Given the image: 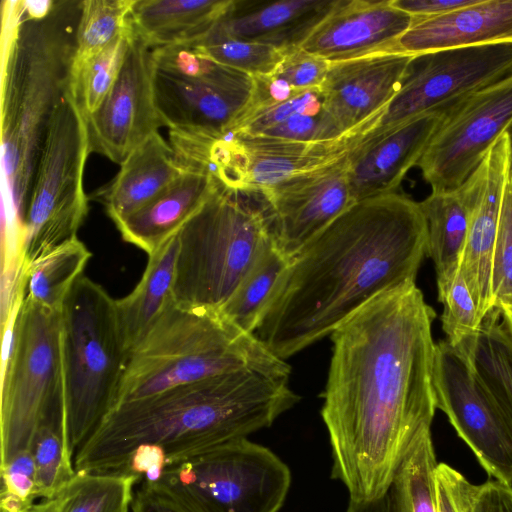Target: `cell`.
Returning <instances> with one entry per match:
<instances>
[{
  "label": "cell",
  "mask_w": 512,
  "mask_h": 512,
  "mask_svg": "<svg viewBox=\"0 0 512 512\" xmlns=\"http://www.w3.org/2000/svg\"><path fill=\"white\" fill-rule=\"evenodd\" d=\"M506 41H512V0H478L445 15L414 19L394 53L416 55Z\"/></svg>",
  "instance_id": "cell-23"
},
{
  "label": "cell",
  "mask_w": 512,
  "mask_h": 512,
  "mask_svg": "<svg viewBox=\"0 0 512 512\" xmlns=\"http://www.w3.org/2000/svg\"><path fill=\"white\" fill-rule=\"evenodd\" d=\"M2 339L0 466L31 450L43 427L65 434L60 311L34 302L23 290L14 328L5 327Z\"/></svg>",
  "instance_id": "cell-8"
},
{
  "label": "cell",
  "mask_w": 512,
  "mask_h": 512,
  "mask_svg": "<svg viewBox=\"0 0 512 512\" xmlns=\"http://www.w3.org/2000/svg\"><path fill=\"white\" fill-rule=\"evenodd\" d=\"M342 135L344 134L323 110L317 115L295 114L257 136L289 141L317 142L335 139Z\"/></svg>",
  "instance_id": "cell-42"
},
{
  "label": "cell",
  "mask_w": 512,
  "mask_h": 512,
  "mask_svg": "<svg viewBox=\"0 0 512 512\" xmlns=\"http://www.w3.org/2000/svg\"><path fill=\"white\" fill-rule=\"evenodd\" d=\"M447 472L459 512H512V485L491 478L474 484L450 465Z\"/></svg>",
  "instance_id": "cell-40"
},
{
  "label": "cell",
  "mask_w": 512,
  "mask_h": 512,
  "mask_svg": "<svg viewBox=\"0 0 512 512\" xmlns=\"http://www.w3.org/2000/svg\"><path fill=\"white\" fill-rule=\"evenodd\" d=\"M87 124L70 93L56 107L38 162L22 228V268L77 237L88 213L83 172Z\"/></svg>",
  "instance_id": "cell-10"
},
{
  "label": "cell",
  "mask_w": 512,
  "mask_h": 512,
  "mask_svg": "<svg viewBox=\"0 0 512 512\" xmlns=\"http://www.w3.org/2000/svg\"><path fill=\"white\" fill-rule=\"evenodd\" d=\"M140 476L76 473L56 496L55 512H131Z\"/></svg>",
  "instance_id": "cell-31"
},
{
  "label": "cell",
  "mask_w": 512,
  "mask_h": 512,
  "mask_svg": "<svg viewBox=\"0 0 512 512\" xmlns=\"http://www.w3.org/2000/svg\"><path fill=\"white\" fill-rule=\"evenodd\" d=\"M478 0H391V4L414 19L445 15L476 3Z\"/></svg>",
  "instance_id": "cell-45"
},
{
  "label": "cell",
  "mask_w": 512,
  "mask_h": 512,
  "mask_svg": "<svg viewBox=\"0 0 512 512\" xmlns=\"http://www.w3.org/2000/svg\"><path fill=\"white\" fill-rule=\"evenodd\" d=\"M412 56L386 52L330 63L319 88L324 111L343 134L374 125L398 92Z\"/></svg>",
  "instance_id": "cell-19"
},
{
  "label": "cell",
  "mask_w": 512,
  "mask_h": 512,
  "mask_svg": "<svg viewBox=\"0 0 512 512\" xmlns=\"http://www.w3.org/2000/svg\"><path fill=\"white\" fill-rule=\"evenodd\" d=\"M369 125L338 138L299 142L228 133L205 136L196 149V162L231 189L262 191L291 176L346 156L366 135Z\"/></svg>",
  "instance_id": "cell-12"
},
{
  "label": "cell",
  "mask_w": 512,
  "mask_h": 512,
  "mask_svg": "<svg viewBox=\"0 0 512 512\" xmlns=\"http://www.w3.org/2000/svg\"><path fill=\"white\" fill-rule=\"evenodd\" d=\"M329 65L330 62L300 47L286 53L283 61L271 75L298 91H306L321 86Z\"/></svg>",
  "instance_id": "cell-43"
},
{
  "label": "cell",
  "mask_w": 512,
  "mask_h": 512,
  "mask_svg": "<svg viewBox=\"0 0 512 512\" xmlns=\"http://www.w3.org/2000/svg\"><path fill=\"white\" fill-rule=\"evenodd\" d=\"M501 318L512 334V308L500 310Z\"/></svg>",
  "instance_id": "cell-53"
},
{
  "label": "cell",
  "mask_w": 512,
  "mask_h": 512,
  "mask_svg": "<svg viewBox=\"0 0 512 512\" xmlns=\"http://www.w3.org/2000/svg\"><path fill=\"white\" fill-rule=\"evenodd\" d=\"M289 258L273 240L219 311L234 325L254 334L261 314Z\"/></svg>",
  "instance_id": "cell-32"
},
{
  "label": "cell",
  "mask_w": 512,
  "mask_h": 512,
  "mask_svg": "<svg viewBox=\"0 0 512 512\" xmlns=\"http://www.w3.org/2000/svg\"><path fill=\"white\" fill-rule=\"evenodd\" d=\"M433 387L437 409L445 413L488 476L512 485V418L468 356L447 340L435 345Z\"/></svg>",
  "instance_id": "cell-13"
},
{
  "label": "cell",
  "mask_w": 512,
  "mask_h": 512,
  "mask_svg": "<svg viewBox=\"0 0 512 512\" xmlns=\"http://www.w3.org/2000/svg\"><path fill=\"white\" fill-rule=\"evenodd\" d=\"M133 33L131 26L71 76L70 96L84 118L100 107L115 84Z\"/></svg>",
  "instance_id": "cell-35"
},
{
  "label": "cell",
  "mask_w": 512,
  "mask_h": 512,
  "mask_svg": "<svg viewBox=\"0 0 512 512\" xmlns=\"http://www.w3.org/2000/svg\"><path fill=\"white\" fill-rule=\"evenodd\" d=\"M232 0H135L131 22L151 49L191 43L219 22Z\"/></svg>",
  "instance_id": "cell-26"
},
{
  "label": "cell",
  "mask_w": 512,
  "mask_h": 512,
  "mask_svg": "<svg viewBox=\"0 0 512 512\" xmlns=\"http://www.w3.org/2000/svg\"><path fill=\"white\" fill-rule=\"evenodd\" d=\"M178 232L148 255L141 279L130 294L115 300L127 350L134 349L174 300Z\"/></svg>",
  "instance_id": "cell-27"
},
{
  "label": "cell",
  "mask_w": 512,
  "mask_h": 512,
  "mask_svg": "<svg viewBox=\"0 0 512 512\" xmlns=\"http://www.w3.org/2000/svg\"><path fill=\"white\" fill-rule=\"evenodd\" d=\"M456 348L468 356L481 381L512 418V334L500 310L492 309L478 334Z\"/></svg>",
  "instance_id": "cell-29"
},
{
  "label": "cell",
  "mask_w": 512,
  "mask_h": 512,
  "mask_svg": "<svg viewBox=\"0 0 512 512\" xmlns=\"http://www.w3.org/2000/svg\"><path fill=\"white\" fill-rule=\"evenodd\" d=\"M131 512H188L156 486L141 482L134 493Z\"/></svg>",
  "instance_id": "cell-46"
},
{
  "label": "cell",
  "mask_w": 512,
  "mask_h": 512,
  "mask_svg": "<svg viewBox=\"0 0 512 512\" xmlns=\"http://www.w3.org/2000/svg\"><path fill=\"white\" fill-rule=\"evenodd\" d=\"M437 465L431 428L425 429L409 447L390 484L403 512H437Z\"/></svg>",
  "instance_id": "cell-33"
},
{
  "label": "cell",
  "mask_w": 512,
  "mask_h": 512,
  "mask_svg": "<svg viewBox=\"0 0 512 512\" xmlns=\"http://www.w3.org/2000/svg\"><path fill=\"white\" fill-rule=\"evenodd\" d=\"M1 472H19L35 479V463L31 450L20 451L1 466Z\"/></svg>",
  "instance_id": "cell-50"
},
{
  "label": "cell",
  "mask_w": 512,
  "mask_h": 512,
  "mask_svg": "<svg viewBox=\"0 0 512 512\" xmlns=\"http://www.w3.org/2000/svg\"><path fill=\"white\" fill-rule=\"evenodd\" d=\"M512 126V75L449 111L417 166L432 192L460 187Z\"/></svg>",
  "instance_id": "cell-14"
},
{
  "label": "cell",
  "mask_w": 512,
  "mask_h": 512,
  "mask_svg": "<svg viewBox=\"0 0 512 512\" xmlns=\"http://www.w3.org/2000/svg\"><path fill=\"white\" fill-rule=\"evenodd\" d=\"M337 0H232L216 24L227 36L275 47L300 48Z\"/></svg>",
  "instance_id": "cell-22"
},
{
  "label": "cell",
  "mask_w": 512,
  "mask_h": 512,
  "mask_svg": "<svg viewBox=\"0 0 512 512\" xmlns=\"http://www.w3.org/2000/svg\"><path fill=\"white\" fill-rule=\"evenodd\" d=\"M80 4L54 1L34 18L24 1L2 2V160L8 220L21 230L52 115L70 93Z\"/></svg>",
  "instance_id": "cell-4"
},
{
  "label": "cell",
  "mask_w": 512,
  "mask_h": 512,
  "mask_svg": "<svg viewBox=\"0 0 512 512\" xmlns=\"http://www.w3.org/2000/svg\"><path fill=\"white\" fill-rule=\"evenodd\" d=\"M446 463H438L435 471L437 512H459L458 504L448 477Z\"/></svg>",
  "instance_id": "cell-47"
},
{
  "label": "cell",
  "mask_w": 512,
  "mask_h": 512,
  "mask_svg": "<svg viewBox=\"0 0 512 512\" xmlns=\"http://www.w3.org/2000/svg\"><path fill=\"white\" fill-rule=\"evenodd\" d=\"M347 155L260 191L271 208L275 243L289 259L355 203Z\"/></svg>",
  "instance_id": "cell-17"
},
{
  "label": "cell",
  "mask_w": 512,
  "mask_h": 512,
  "mask_svg": "<svg viewBox=\"0 0 512 512\" xmlns=\"http://www.w3.org/2000/svg\"><path fill=\"white\" fill-rule=\"evenodd\" d=\"M426 244L419 202L393 192L354 203L289 259L255 336L286 360L381 293L415 283Z\"/></svg>",
  "instance_id": "cell-2"
},
{
  "label": "cell",
  "mask_w": 512,
  "mask_h": 512,
  "mask_svg": "<svg viewBox=\"0 0 512 512\" xmlns=\"http://www.w3.org/2000/svg\"><path fill=\"white\" fill-rule=\"evenodd\" d=\"M511 158L512 140L506 132L467 179L473 205L459 269L483 318L494 308L493 253Z\"/></svg>",
  "instance_id": "cell-18"
},
{
  "label": "cell",
  "mask_w": 512,
  "mask_h": 512,
  "mask_svg": "<svg viewBox=\"0 0 512 512\" xmlns=\"http://www.w3.org/2000/svg\"><path fill=\"white\" fill-rule=\"evenodd\" d=\"M191 44L209 59L251 76L271 75L285 57L275 47L231 38L217 25Z\"/></svg>",
  "instance_id": "cell-36"
},
{
  "label": "cell",
  "mask_w": 512,
  "mask_h": 512,
  "mask_svg": "<svg viewBox=\"0 0 512 512\" xmlns=\"http://www.w3.org/2000/svg\"><path fill=\"white\" fill-rule=\"evenodd\" d=\"M472 205L467 180L455 190L431 192L419 202L427 225L426 255L434 263L436 279L448 277L460 267Z\"/></svg>",
  "instance_id": "cell-28"
},
{
  "label": "cell",
  "mask_w": 512,
  "mask_h": 512,
  "mask_svg": "<svg viewBox=\"0 0 512 512\" xmlns=\"http://www.w3.org/2000/svg\"><path fill=\"white\" fill-rule=\"evenodd\" d=\"M219 185L211 174L184 169L163 192L116 226L124 241L150 255L183 227Z\"/></svg>",
  "instance_id": "cell-24"
},
{
  "label": "cell",
  "mask_w": 512,
  "mask_h": 512,
  "mask_svg": "<svg viewBox=\"0 0 512 512\" xmlns=\"http://www.w3.org/2000/svg\"><path fill=\"white\" fill-rule=\"evenodd\" d=\"M154 101L169 130L223 136L245 112L253 91V77L219 64L211 73L187 77L154 66Z\"/></svg>",
  "instance_id": "cell-16"
},
{
  "label": "cell",
  "mask_w": 512,
  "mask_h": 512,
  "mask_svg": "<svg viewBox=\"0 0 512 512\" xmlns=\"http://www.w3.org/2000/svg\"><path fill=\"white\" fill-rule=\"evenodd\" d=\"M435 316L411 283L381 293L330 335L321 417L331 476L351 500L384 494L413 441L431 428Z\"/></svg>",
  "instance_id": "cell-1"
},
{
  "label": "cell",
  "mask_w": 512,
  "mask_h": 512,
  "mask_svg": "<svg viewBox=\"0 0 512 512\" xmlns=\"http://www.w3.org/2000/svg\"><path fill=\"white\" fill-rule=\"evenodd\" d=\"M289 376L244 369L120 403L77 450L75 472L128 473L131 454L143 444L162 447L170 465L247 438L300 400Z\"/></svg>",
  "instance_id": "cell-3"
},
{
  "label": "cell",
  "mask_w": 512,
  "mask_h": 512,
  "mask_svg": "<svg viewBox=\"0 0 512 512\" xmlns=\"http://www.w3.org/2000/svg\"><path fill=\"white\" fill-rule=\"evenodd\" d=\"M445 114L418 115L371 137H364L347 155L352 200L396 192L407 172L417 166Z\"/></svg>",
  "instance_id": "cell-21"
},
{
  "label": "cell",
  "mask_w": 512,
  "mask_h": 512,
  "mask_svg": "<svg viewBox=\"0 0 512 512\" xmlns=\"http://www.w3.org/2000/svg\"><path fill=\"white\" fill-rule=\"evenodd\" d=\"M65 435L68 452L77 450L116 407L127 366L115 299L81 275L60 310Z\"/></svg>",
  "instance_id": "cell-7"
},
{
  "label": "cell",
  "mask_w": 512,
  "mask_h": 512,
  "mask_svg": "<svg viewBox=\"0 0 512 512\" xmlns=\"http://www.w3.org/2000/svg\"><path fill=\"white\" fill-rule=\"evenodd\" d=\"M1 478L3 489L29 503H35L38 496L34 478L19 472H1Z\"/></svg>",
  "instance_id": "cell-48"
},
{
  "label": "cell",
  "mask_w": 512,
  "mask_h": 512,
  "mask_svg": "<svg viewBox=\"0 0 512 512\" xmlns=\"http://www.w3.org/2000/svg\"><path fill=\"white\" fill-rule=\"evenodd\" d=\"M290 484L275 453L241 438L168 465L152 485L188 512H278Z\"/></svg>",
  "instance_id": "cell-9"
},
{
  "label": "cell",
  "mask_w": 512,
  "mask_h": 512,
  "mask_svg": "<svg viewBox=\"0 0 512 512\" xmlns=\"http://www.w3.org/2000/svg\"><path fill=\"white\" fill-rule=\"evenodd\" d=\"M183 172L173 148L157 132L126 158L114 179L95 192V198L103 203L117 225L163 192Z\"/></svg>",
  "instance_id": "cell-25"
},
{
  "label": "cell",
  "mask_w": 512,
  "mask_h": 512,
  "mask_svg": "<svg viewBox=\"0 0 512 512\" xmlns=\"http://www.w3.org/2000/svg\"><path fill=\"white\" fill-rule=\"evenodd\" d=\"M346 512H403L402 508L389 486L381 496L369 500L349 501Z\"/></svg>",
  "instance_id": "cell-49"
},
{
  "label": "cell",
  "mask_w": 512,
  "mask_h": 512,
  "mask_svg": "<svg viewBox=\"0 0 512 512\" xmlns=\"http://www.w3.org/2000/svg\"><path fill=\"white\" fill-rule=\"evenodd\" d=\"M438 300L443 305L442 329L453 347L478 334L484 318L460 269L437 279Z\"/></svg>",
  "instance_id": "cell-38"
},
{
  "label": "cell",
  "mask_w": 512,
  "mask_h": 512,
  "mask_svg": "<svg viewBox=\"0 0 512 512\" xmlns=\"http://www.w3.org/2000/svg\"><path fill=\"white\" fill-rule=\"evenodd\" d=\"M1 512H24L34 503H29L6 489H1Z\"/></svg>",
  "instance_id": "cell-51"
},
{
  "label": "cell",
  "mask_w": 512,
  "mask_h": 512,
  "mask_svg": "<svg viewBox=\"0 0 512 512\" xmlns=\"http://www.w3.org/2000/svg\"><path fill=\"white\" fill-rule=\"evenodd\" d=\"M152 49L133 33L112 89L87 124L90 152L122 164L163 126L154 101Z\"/></svg>",
  "instance_id": "cell-15"
},
{
  "label": "cell",
  "mask_w": 512,
  "mask_h": 512,
  "mask_svg": "<svg viewBox=\"0 0 512 512\" xmlns=\"http://www.w3.org/2000/svg\"><path fill=\"white\" fill-rule=\"evenodd\" d=\"M91 257L75 237L22 268L24 295L34 302L60 311L65 297Z\"/></svg>",
  "instance_id": "cell-30"
},
{
  "label": "cell",
  "mask_w": 512,
  "mask_h": 512,
  "mask_svg": "<svg viewBox=\"0 0 512 512\" xmlns=\"http://www.w3.org/2000/svg\"><path fill=\"white\" fill-rule=\"evenodd\" d=\"M413 22L414 17L394 7L391 0H337L301 48L330 63L394 53Z\"/></svg>",
  "instance_id": "cell-20"
},
{
  "label": "cell",
  "mask_w": 512,
  "mask_h": 512,
  "mask_svg": "<svg viewBox=\"0 0 512 512\" xmlns=\"http://www.w3.org/2000/svg\"><path fill=\"white\" fill-rule=\"evenodd\" d=\"M31 451L37 496L43 500L55 499L76 474L63 429L53 426L41 428L33 440Z\"/></svg>",
  "instance_id": "cell-37"
},
{
  "label": "cell",
  "mask_w": 512,
  "mask_h": 512,
  "mask_svg": "<svg viewBox=\"0 0 512 512\" xmlns=\"http://www.w3.org/2000/svg\"><path fill=\"white\" fill-rule=\"evenodd\" d=\"M509 134H510V136H511V140H512V126H511V128H510V130H509Z\"/></svg>",
  "instance_id": "cell-55"
},
{
  "label": "cell",
  "mask_w": 512,
  "mask_h": 512,
  "mask_svg": "<svg viewBox=\"0 0 512 512\" xmlns=\"http://www.w3.org/2000/svg\"><path fill=\"white\" fill-rule=\"evenodd\" d=\"M167 465L168 458L162 447L155 444H143L131 454L127 472L140 476L143 483L155 484L161 479Z\"/></svg>",
  "instance_id": "cell-44"
},
{
  "label": "cell",
  "mask_w": 512,
  "mask_h": 512,
  "mask_svg": "<svg viewBox=\"0 0 512 512\" xmlns=\"http://www.w3.org/2000/svg\"><path fill=\"white\" fill-rule=\"evenodd\" d=\"M494 308H512V187L508 178L493 253Z\"/></svg>",
  "instance_id": "cell-39"
},
{
  "label": "cell",
  "mask_w": 512,
  "mask_h": 512,
  "mask_svg": "<svg viewBox=\"0 0 512 512\" xmlns=\"http://www.w3.org/2000/svg\"><path fill=\"white\" fill-rule=\"evenodd\" d=\"M512 75V41L413 55L398 92L364 137L418 115L447 114L472 94Z\"/></svg>",
  "instance_id": "cell-11"
},
{
  "label": "cell",
  "mask_w": 512,
  "mask_h": 512,
  "mask_svg": "<svg viewBox=\"0 0 512 512\" xmlns=\"http://www.w3.org/2000/svg\"><path fill=\"white\" fill-rule=\"evenodd\" d=\"M135 0L81 1L71 76L131 26Z\"/></svg>",
  "instance_id": "cell-34"
},
{
  "label": "cell",
  "mask_w": 512,
  "mask_h": 512,
  "mask_svg": "<svg viewBox=\"0 0 512 512\" xmlns=\"http://www.w3.org/2000/svg\"><path fill=\"white\" fill-rule=\"evenodd\" d=\"M56 499L42 500L39 503H34L28 507L24 512H55Z\"/></svg>",
  "instance_id": "cell-52"
},
{
  "label": "cell",
  "mask_w": 512,
  "mask_h": 512,
  "mask_svg": "<svg viewBox=\"0 0 512 512\" xmlns=\"http://www.w3.org/2000/svg\"><path fill=\"white\" fill-rule=\"evenodd\" d=\"M323 110L320 88L309 89L285 102L257 111L230 133L257 136L295 114L317 115Z\"/></svg>",
  "instance_id": "cell-41"
},
{
  "label": "cell",
  "mask_w": 512,
  "mask_h": 512,
  "mask_svg": "<svg viewBox=\"0 0 512 512\" xmlns=\"http://www.w3.org/2000/svg\"><path fill=\"white\" fill-rule=\"evenodd\" d=\"M509 181L512 187V158H511V164H510V170H509Z\"/></svg>",
  "instance_id": "cell-54"
},
{
  "label": "cell",
  "mask_w": 512,
  "mask_h": 512,
  "mask_svg": "<svg viewBox=\"0 0 512 512\" xmlns=\"http://www.w3.org/2000/svg\"><path fill=\"white\" fill-rule=\"evenodd\" d=\"M244 369L291 371L219 310L173 301L130 351L117 405Z\"/></svg>",
  "instance_id": "cell-5"
},
{
  "label": "cell",
  "mask_w": 512,
  "mask_h": 512,
  "mask_svg": "<svg viewBox=\"0 0 512 512\" xmlns=\"http://www.w3.org/2000/svg\"><path fill=\"white\" fill-rule=\"evenodd\" d=\"M260 191L222 184L178 231L175 303L219 310L274 240Z\"/></svg>",
  "instance_id": "cell-6"
}]
</instances>
